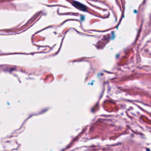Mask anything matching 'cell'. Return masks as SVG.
Returning <instances> with one entry per match:
<instances>
[{"label":"cell","mask_w":151,"mask_h":151,"mask_svg":"<svg viewBox=\"0 0 151 151\" xmlns=\"http://www.w3.org/2000/svg\"><path fill=\"white\" fill-rule=\"evenodd\" d=\"M73 5H74L77 8H78V9H79L83 10V11H85V10H86V6H84L83 4H81L79 3V2H74V3H73Z\"/></svg>","instance_id":"6da1fadb"}]
</instances>
